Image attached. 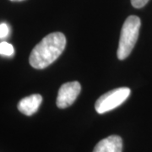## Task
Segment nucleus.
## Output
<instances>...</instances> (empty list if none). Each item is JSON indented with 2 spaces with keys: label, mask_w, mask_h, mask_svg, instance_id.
Returning <instances> with one entry per match:
<instances>
[{
  "label": "nucleus",
  "mask_w": 152,
  "mask_h": 152,
  "mask_svg": "<svg viewBox=\"0 0 152 152\" xmlns=\"http://www.w3.org/2000/svg\"><path fill=\"white\" fill-rule=\"evenodd\" d=\"M65 47L66 37L63 33L48 34L31 51L30 64L37 69H45L62 54Z\"/></svg>",
  "instance_id": "obj_1"
},
{
  "label": "nucleus",
  "mask_w": 152,
  "mask_h": 152,
  "mask_svg": "<svg viewBox=\"0 0 152 152\" xmlns=\"http://www.w3.org/2000/svg\"><path fill=\"white\" fill-rule=\"evenodd\" d=\"M141 21L135 15L129 16L123 25L117 56L118 59L124 60L128 58L135 46L139 37Z\"/></svg>",
  "instance_id": "obj_2"
},
{
  "label": "nucleus",
  "mask_w": 152,
  "mask_h": 152,
  "mask_svg": "<svg viewBox=\"0 0 152 152\" xmlns=\"http://www.w3.org/2000/svg\"><path fill=\"white\" fill-rule=\"evenodd\" d=\"M130 93V89L128 87H120L105 93L96 102V111L99 114H103L113 110L124 103Z\"/></svg>",
  "instance_id": "obj_3"
},
{
  "label": "nucleus",
  "mask_w": 152,
  "mask_h": 152,
  "mask_svg": "<svg viewBox=\"0 0 152 152\" xmlns=\"http://www.w3.org/2000/svg\"><path fill=\"white\" fill-rule=\"evenodd\" d=\"M81 91V86L78 81L64 83L59 88L57 97V107L64 109L70 107Z\"/></svg>",
  "instance_id": "obj_4"
},
{
  "label": "nucleus",
  "mask_w": 152,
  "mask_h": 152,
  "mask_svg": "<svg viewBox=\"0 0 152 152\" xmlns=\"http://www.w3.org/2000/svg\"><path fill=\"white\" fill-rule=\"evenodd\" d=\"M42 102V97L39 94H34L23 98L18 103V110L26 116H31L37 112Z\"/></svg>",
  "instance_id": "obj_5"
},
{
  "label": "nucleus",
  "mask_w": 152,
  "mask_h": 152,
  "mask_svg": "<svg viewBox=\"0 0 152 152\" xmlns=\"http://www.w3.org/2000/svg\"><path fill=\"white\" fill-rule=\"evenodd\" d=\"M123 140L118 135H111L103 139L95 146L93 152H122Z\"/></svg>",
  "instance_id": "obj_6"
},
{
  "label": "nucleus",
  "mask_w": 152,
  "mask_h": 152,
  "mask_svg": "<svg viewBox=\"0 0 152 152\" xmlns=\"http://www.w3.org/2000/svg\"><path fill=\"white\" fill-rule=\"evenodd\" d=\"M15 53L14 47L9 42H3L0 43V54L4 56H12Z\"/></svg>",
  "instance_id": "obj_7"
},
{
  "label": "nucleus",
  "mask_w": 152,
  "mask_h": 152,
  "mask_svg": "<svg viewBox=\"0 0 152 152\" xmlns=\"http://www.w3.org/2000/svg\"><path fill=\"white\" fill-rule=\"evenodd\" d=\"M9 33H10L9 26L5 23L0 24V38L6 37L9 35Z\"/></svg>",
  "instance_id": "obj_8"
},
{
  "label": "nucleus",
  "mask_w": 152,
  "mask_h": 152,
  "mask_svg": "<svg viewBox=\"0 0 152 152\" xmlns=\"http://www.w3.org/2000/svg\"><path fill=\"white\" fill-rule=\"evenodd\" d=\"M150 0H131V4L133 7H134L136 9H140L145 5H146V4Z\"/></svg>",
  "instance_id": "obj_9"
},
{
  "label": "nucleus",
  "mask_w": 152,
  "mask_h": 152,
  "mask_svg": "<svg viewBox=\"0 0 152 152\" xmlns=\"http://www.w3.org/2000/svg\"><path fill=\"white\" fill-rule=\"evenodd\" d=\"M12 2H20V1H24V0H10Z\"/></svg>",
  "instance_id": "obj_10"
}]
</instances>
